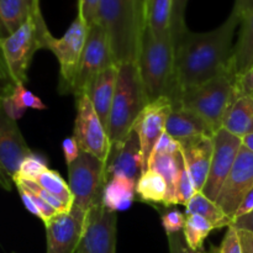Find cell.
Returning <instances> with one entry per match:
<instances>
[{"instance_id":"obj_1","label":"cell","mask_w":253,"mask_h":253,"mask_svg":"<svg viewBox=\"0 0 253 253\" xmlns=\"http://www.w3.org/2000/svg\"><path fill=\"white\" fill-rule=\"evenodd\" d=\"M241 19L231 11L216 29L208 32L187 30L174 40V89L170 100L182 90L232 76L234 37Z\"/></svg>"},{"instance_id":"obj_2","label":"cell","mask_w":253,"mask_h":253,"mask_svg":"<svg viewBox=\"0 0 253 253\" xmlns=\"http://www.w3.org/2000/svg\"><path fill=\"white\" fill-rule=\"evenodd\" d=\"M96 21L103 26L116 67L137 63L147 29L145 0H100Z\"/></svg>"},{"instance_id":"obj_3","label":"cell","mask_w":253,"mask_h":253,"mask_svg":"<svg viewBox=\"0 0 253 253\" xmlns=\"http://www.w3.org/2000/svg\"><path fill=\"white\" fill-rule=\"evenodd\" d=\"M174 54L175 44L172 32L157 37L146 29L136 64L148 104L163 96H172L174 89Z\"/></svg>"},{"instance_id":"obj_4","label":"cell","mask_w":253,"mask_h":253,"mask_svg":"<svg viewBox=\"0 0 253 253\" xmlns=\"http://www.w3.org/2000/svg\"><path fill=\"white\" fill-rule=\"evenodd\" d=\"M147 104L137 64L126 63L119 67L118 84L106 130L110 147L126 140Z\"/></svg>"},{"instance_id":"obj_5","label":"cell","mask_w":253,"mask_h":253,"mask_svg":"<svg viewBox=\"0 0 253 253\" xmlns=\"http://www.w3.org/2000/svg\"><path fill=\"white\" fill-rule=\"evenodd\" d=\"M235 79L232 76L212 79L184 89L170 101L173 105L197 114L217 132L224 126L227 111L237 99Z\"/></svg>"},{"instance_id":"obj_6","label":"cell","mask_w":253,"mask_h":253,"mask_svg":"<svg viewBox=\"0 0 253 253\" xmlns=\"http://www.w3.org/2000/svg\"><path fill=\"white\" fill-rule=\"evenodd\" d=\"M52 36L44 22L41 6L37 4L29 19L7 37L2 39V49L10 72L17 84L27 82V71L34 54L39 49L46 48Z\"/></svg>"},{"instance_id":"obj_7","label":"cell","mask_w":253,"mask_h":253,"mask_svg":"<svg viewBox=\"0 0 253 253\" xmlns=\"http://www.w3.org/2000/svg\"><path fill=\"white\" fill-rule=\"evenodd\" d=\"M68 177L74 208L86 214L91 208L103 204L104 188L108 182L105 162L81 151L78 158L68 166Z\"/></svg>"},{"instance_id":"obj_8","label":"cell","mask_w":253,"mask_h":253,"mask_svg":"<svg viewBox=\"0 0 253 253\" xmlns=\"http://www.w3.org/2000/svg\"><path fill=\"white\" fill-rule=\"evenodd\" d=\"M88 31V25L77 15L61 39L53 35L48 39L46 49L56 56L59 63L58 91L61 94H73Z\"/></svg>"},{"instance_id":"obj_9","label":"cell","mask_w":253,"mask_h":253,"mask_svg":"<svg viewBox=\"0 0 253 253\" xmlns=\"http://www.w3.org/2000/svg\"><path fill=\"white\" fill-rule=\"evenodd\" d=\"M77 116L74 121L73 137L81 151L95 156L106 162L110 152V140L105 126L94 110L90 99L86 94L76 96Z\"/></svg>"},{"instance_id":"obj_10","label":"cell","mask_w":253,"mask_h":253,"mask_svg":"<svg viewBox=\"0 0 253 253\" xmlns=\"http://www.w3.org/2000/svg\"><path fill=\"white\" fill-rule=\"evenodd\" d=\"M32 153L16 120L0 110V188L11 190L14 180L25 158Z\"/></svg>"},{"instance_id":"obj_11","label":"cell","mask_w":253,"mask_h":253,"mask_svg":"<svg viewBox=\"0 0 253 253\" xmlns=\"http://www.w3.org/2000/svg\"><path fill=\"white\" fill-rule=\"evenodd\" d=\"M111 66H115V63L111 56L108 36L103 26L96 21L89 26L78 76L74 84L73 95L78 96L81 94H85L93 79Z\"/></svg>"},{"instance_id":"obj_12","label":"cell","mask_w":253,"mask_h":253,"mask_svg":"<svg viewBox=\"0 0 253 253\" xmlns=\"http://www.w3.org/2000/svg\"><path fill=\"white\" fill-rule=\"evenodd\" d=\"M241 147V137L229 132L224 127L217 131L214 136V152L210 172L203 188V194L205 197L216 202L220 190L236 162Z\"/></svg>"},{"instance_id":"obj_13","label":"cell","mask_w":253,"mask_h":253,"mask_svg":"<svg viewBox=\"0 0 253 253\" xmlns=\"http://www.w3.org/2000/svg\"><path fill=\"white\" fill-rule=\"evenodd\" d=\"M116 212L103 204L86 212L85 229L76 253H116Z\"/></svg>"},{"instance_id":"obj_14","label":"cell","mask_w":253,"mask_h":253,"mask_svg":"<svg viewBox=\"0 0 253 253\" xmlns=\"http://www.w3.org/2000/svg\"><path fill=\"white\" fill-rule=\"evenodd\" d=\"M253 188V153L242 146L229 177L225 180L216 203L230 219Z\"/></svg>"},{"instance_id":"obj_15","label":"cell","mask_w":253,"mask_h":253,"mask_svg":"<svg viewBox=\"0 0 253 253\" xmlns=\"http://www.w3.org/2000/svg\"><path fill=\"white\" fill-rule=\"evenodd\" d=\"M85 212L72 207L44 224L47 253H76L85 229Z\"/></svg>"},{"instance_id":"obj_16","label":"cell","mask_w":253,"mask_h":253,"mask_svg":"<svg viewBox=\"0 0 253 253\" xmlns=\"http://www.w3.org/2000/svg\"><path fill=\"white\" fill-rule=\"evenodd\" d=\"M172 111V101L167 96L147 104L136 120L133 128L138 133L142 151L143 172L148 169L156 145L166 132V124Z\"/></svg>"},{"instance_id":"obj_17","label":"cell","mask_w":253,"mask_h":253,"mask_svg":"<svg viewBox=\"0 0 253 253\" xmlns=\"http://www.w3.org/2000/svg\"><path fill=\"white\" fill-rule=\"evenodd\" d=\"M106 180L121 175L137 183L143 173L142 151L138 133L135 128L130 131L126 140L119 145L111 146L105 162Z\"/></svg>"},{"instance_id":"obj_18","label":"cell","mask_w":253,"mask_h":253,"mask_svg":"<svg viewBox=\"0 0 253 253\" xmlns=\"http://www.w3.org/2000/svg\"><path fill=\"white\" fill-rule=\"evenodd\" d=\"M166 132L180 146L199 138H214L216 131L200 116L172 104V111L166 124Z\"/></svg>"},{"instance_id":"obj_19","label":"cell","mask_w":253,"mask_h":253,"mask_svg":"<svg viewBox=\"0 0 253 253\" xmlns=\"http://www.w3.org/2000/svg\"><path fill=\"white\" fill-rule=\"evenodd\" d=\"M118 77L119 67H109L93 79V82L85 91V94L93 104L94 110L96 111L99 119L105 126L106 130H108L111 106H113L114 96H115Z\"/></svg>"},{"instance_id":"obj_20","label":"cell","mask_w":253,"mask_h":253,"mask_svg":"<svg viewBox=\"0 0 253 253\" xmlns=\"http://www.w3.org/2000/svg\"><path fill=\"white\" fill-rule=\"evenodd\" d=\"M197 192H203L211 166L214 138H199L180 146Z\"/></svg>"},{"instance_id":"obj_21","label":"cell","mask_w":253,"mask_h":253,"mask_svg":"<svg viewBox=\"0 0 253 253\" xmlns=\"http://www.w3.org/2000/svg\"><path fill=\"white\" fill-rule=\"evenodd\" d=\"M231 64L235 78L244 76L253 68V9L241 17Z\"/></svg>"},{"instance_id":"obj_22","label":"cell","mask_w":253,"mask_h":253,"mask_svg":"<svg viewBox=\"0 0 253 253\" xmlns=\"http://www.w3.org/2000/svg\"><path fill=\"white\" fill-rule=\"evenodd\" d=\"M222 127L241 138L253 133V94H245L235 100Z\"/></svg>"},{"instance_id":"obj_23","label":"cell","mask_w":253,"mask_h":253,"mask_svg":"<svg viewBox=\"0 0 253 253\" xmlns=\"http://www.w3.org/2000/svg\"><path fill=\"white\" fill-rule=\"evenodd\" d=\"M136 182L126 177L116 175L106 182L103 193V205L116 212L130 208L135 199Z\"/></svg>"},{"instance_id":"obj_24","label":"cell","mask_w":253,"mask_h":253,"mask_svg":"<svg viewBox=\"0 0 253 253\" xmlns=\"http://www.w3.org/2000/svg\"><path fill=\"white\" fill-rule=\"evenodd\" d=\"M185 215H199L211 222L215 229L230 226V219L224 210L216 202L205 197L203 192L195 193L194 197L185 205Z\"/></svg>"},{"instance_id":"obj_25","label":"cell","mask_w":253,"mask_h":253,"mask_svg":"<svg viewBox=\"0 0 253 253\" xmlns=\"http://www.w3.org/2000/svg\"><path fill=\"white\" fill-rule=\"evenodd\" d=\"M148 169H153L160 173L167 184V200L165 207L177 205L175 192H177L178 179V165L175 155H160L153 153L151 157Z\"/></svg>"},{"instance_id":"obj_26","label":"cell","mask_w":253,"mask_h":253,"mask_svg":"<svg viewBox=\"0 0 253 253\" xmlns=\"http://www.w3.org/2000/svg\"><path fill=\"white\" fill-rule=\"evenodd\" d=\"M36 109V110H44L46 105L41 101L39 96L35 95L30 90L25 88V84H17L14 93L5 99L2 103V110L6 113L12 120H19L25 114L26 109Z\"/></svg>"},{"instance_id":"obj_27","label":"cell","mask_w":253,"mask_h":253,"mask_svg":"<svg viewBox=\"0 0 253 253\" xmlns=\"http://www.w3.org/2000/svg\"><path fill=\"white\" fill-rule=\"evenodd\" d=\"M136 194L143 202L166 205L167 184L160 173L153 169H147L141 174L140 179L136 183Z\"/></svg>"},{"instance_id":"obj_28","label":"cell","mask_w":253,"mask_h":253,"mask_svg":"<svg viewBox=\"0 0 253 253\" xmlns=\"http://www.w3.org/2000/svg\"><path fill=\"white\" fill-rule=\"evenodd\" d=\"M173 0H150L147 5V29L155 36L170 34Z\"/></svg>"},{"instance_id":"obj_29","label":"cell","mask_w":253,"mask_h":253,"mask_svg":"<svg viewBox=\"0 0 253 253\" xmlns=\"http://www.w3.org/2000/svg\"><path fill=\"white\" fill-rule=\"evenodd\" d=\"M214 225L199 215H187L183 229V239L189 250L203 249L204 241L210 232L214 230Z\"/></svg>"},{"instance_id":"obj_30","label":"cell","mask_w":253,"mask_h":253,"mask_svg":"<svg viewBox=\"0 0 253 253\" xmlns=\"http://www.w3.org/2000/svg\"><path fill=\"white\" fill-rule=\"evenodd\" d=\"M34 182H36L37 184L41 185L44 190H47L49 194L53 195L54 198H57L67 209H72V207H73L74 204V198L71 192V188H69V185L64 182L63 178H62L61 175H59V173H57L56 170H44V172L41 173Z\"/></svg>"},{"instance_id":"obj_31","label":"cell","mask_w":253,"mask_h":253,"mask_svg":"<svg viewBox=\"0 0 253 253\" xmlns=\"http://www.w3.org/2000/svg\"><path fill=\"white\" fill-rule=\"evenodd\" d=\"M175 160L178 165V179H177V192H175V200L177 205H187L189 200L194 197L197 193L193 183L192 177H190L189 169L185 163L184 156H183L182 147L175 153Z\"/></svg>"},{"instance_id":"obj_32","label":"cell","mask_w":253,"mask_h":253,"mask_svg":"<svg viewBox=\"0 0 253 253\" xmlns=\"http://www.w3.org/2000/svg\"><path fill=\"white\" fill-rule=\"evenodd\" d=\"M47 169H48V167H47L46 160L42 156L32 152L21 163V167H20L16 177H15L14 183L16 180H36V178Z\"/></svg>"},{"instance_id":"obj_33","label":"cell","mask_w":253,"mask_h":253,"mask_svg":"<svg viewBox=\"0 0 253 253\" xmlns=\"http://www.w3.org/2000/svg\"><path fill=\"white\" fill-rule=\"evenodd\" d=\"M16 85L17 83L12 77L5 58L4 49H2V37L0 36V110L2 109V103L5 99L14 93Z\"/></svg>"},{"instance_id":"obj_34","label":"cell","mask_w":253,"mask_h":253,"mask_svg":"<svg viewBox=\"0 0 253 253\" xmlns=\"http://www.w3.org/2000/svg\"><path fill=\"white\" fill-rule=\"evenodd\" d=\"M189 0H173L172 19H170V32L173 39H178L188 30L185 24V11Z\"/></svg>"},{"instance_id":"obj_35","label":"cell","mask_w":253,"mask_h":253,"mask_svg":"<svg viewBox=\"0 0 253 253\" xmlns=\"http://www.w3.org/2000/svg\"><path fill=\"white\" fill-rule=\"evenodd\" d=\"M208 253H242L239 230L234 226L227 227V231L220 246H211L210 247V251Z\"/></svg>"},{"instance_id":"obj_36","label":"cell","mask_w":253,"mask_h":253,"mask_svg":"<svg viewBox=\"0 0 253 253\" xmlns=\"http://www.w3.org/2000/svg\"><path fill=\"white\" fill-rule=\"evenodd\" d=\"M184 225L185 216L179 210H172V211H168L166 214H163L162 226L165 229V231L167 232L168 236L169 235L179 234L184 229Z\"/></svg>"},{"instance_id":"obj_37","label":"cell","mask_w":253,"mask_h":253,"mask_svg":"<svg viewBox=\"0 0 253 253\" xmlns=\"http://www.w3.org/2000/svg\"><path fill=\"white\" fill-rule=\"evenodd\" d=\"M100 0H78V16L84 20L88 26L98 20V9Z\"/></svg>"},{"instance_id":"obj_38","label":"cell","mask_w":253,"mask_h":253,"mask_svg":"<svg viewBox=\"0 0 253 253\" xmlns=\"http://www.w3.org/2000/svg\"><path fill=\"white\" fill-rule=\"evenodd\" d=\"M179 150V142H177L174 138L170 137L167 132H165L162 135V137L160 138V141L157 142V145H156L153 153H160V155H175Z\"/></svg>"},{"instance_id":"obj_39","label":"cell","mask_w":253,"mask_h":253,"mask_svg":"<svg viewBox=\"0 0 253 253\" xmlns=\"http://www.w3.org/2000/svg\"><path fill=\"white\" fill-rule=\"evenodd\" d=\"M62 148H63V155L67 166L72 165V163L78 158L79 153H81V148H79L78 143H77L76 138H74L73 136H72V137H67L66 140L63 141Z\"/></svg>"},{"instance_id":"obj_40","label":"cell","mask_w":253,"mask_h":253,"mask_svg":"<svg viewBox=\"0 0 253 253\" xmlns=\"http://www.w3.org/2000/svg\"><path fill=\"white\" fill-rule=\"evenodd\" d=\"M235 86L237 98L245 94H253V68L244 76L235 79Z\"/></svg>"},{"instance_id":"obj_41","label":"cell","mask_w":253,"mask_h":253,"mask_svg":"<svg viewBox=\"0 0 253 253\" xmlns=\"http://www.w3.org/2000/svg\"><path fill=\"white\" fill-rule=\"evenodd\" d=\"M251 211H253V188L250 190L249 193H247L246 197L244 198V200H242L241 204H240L239 209H237L236 212H235L231 222L234 221V220L239 219V217H242V216H245V215L250 214Z\"/></svg>"},{"instance_id":"obj_42","label":"cell","mask_w":253,"mask_h":253,"mask_svg":"<svg viewBox=\"0 0 253 253\" xmlns=\"http://www.w3.org/2000/svg\"><path fill=\"white\" fill-rule=\"evenodd\" d=\"M16 188H17V190H19L20 197H21V200H22V203H24L25 207H26V209L29 210V211L31 212L32 215L37 216V217H39V219H42L41 212H40V210L37 209L36 204H35V202H34V200H32V198H31V195H30V193L27 192V190L25 189V188H22L21 185H16Z\"/></svg>"},{"instance_id":"obj_43","label":"cell","mask_w":253,"mask_h":253,"mask_svg":"<svg viewBox=\"0 0 253 253\" xmlns=\"http://www.w3.org/2000/svg\"><path fill=\"white\" fill-rule=\"evenodd\" d=\"M230 226L236 227L237 230H247V231H250L253 235V211L245 215V216L234 220Z\"/></svg>"},{"instance_id":"obj_44","label":"cell","mask_w":253,"mask_h":253,"mask_svg":"<svg viewBox=\"0 0 253 253\" xmlns=\"http://www.w3.org/2000/svg\"><path fill=\"white\" fill-rule=\"evenodd\" d=\"M242 253H253V235L247 230H239Z\"/></svg>"},{"instance_id":"obj_45","label":"cell","mask_w":253,"mask_h":253,"mask_svg":"<svg viewBox=\"0 0 253 253\" xmlns=\"http://www.w3.org/2000/svg\"><path fill=\"white\" fill-rule=\"evenodd\" d=\"M253 9V0H235L232 12L237 15L241 19L244 15H246L250 10Z\"/></svg>"},{"instance_id":"obj_46","label":"cell","mask_w":253,"mask_h":253,"mask_svg":"<svg viewBox=\"0 0 253 253\" xmlns=\"http://www.w3.org/2000/svg\"><path fill=\"white\" fill-rule=\"evenodd\" d=\"M169 240L172 253H187V245L180 244V239L178 237V234L169 235Z\"/></svg>"},{"instance_id":"obj_47","label":"cell","mask_w":253,"mask_h":253,"mask_svg":"<svg viewBox=\"0 0 253 253\" xmlns=\"http://www.w3.org/2000/svg\"><path fill=\"white\" fill-rule=\"evenodd\" d=\"M241 140H242V146L246 147L250 152L253 153V133H251V135L244 136Z\"/></svg>"},{"instance_id":"obj_48","label":"cell","mask_w":253,"mask_h":253,"mask_svg":"<svg viewBox=\"0 0 253 253\" xmlns=\"http://www.w3.org/2000/svg\"><path fill=\"white\" fill-rule=\"evenodd\" d=\"M187 253H208V252H205L203 249L195 250V251H194V250H189V249H188V247H187Z\"/></svg>"},{"instance_id":"obj_49","label":"cell","mask_w":253,"mask_h":253,"mask_svg":"<svg viewBox=\"0 0 253 253\" xmlns=\"http://www.w3.org/2000/svg\"><path fill=\"white\" fill-rule=\"evenodd\" d=\"M0 36L2 37V39H5V32H4V30H2V27H1V25H0Z\"/></svg>"},{"instance_id":"obj_50","label":"cell","mask_w":253,"mask_h":253,"mask_svg":"<svg viewBox=\"0 0 253 253\" xmlns=\"http://www.w3.org/2000/svg\"><path fill=\"white\" fill-rule=\"evenodd\" d=\"M145 1H146V2H147V5H148V2H150V0H145Z\"/></svg>"}]
</instances>
